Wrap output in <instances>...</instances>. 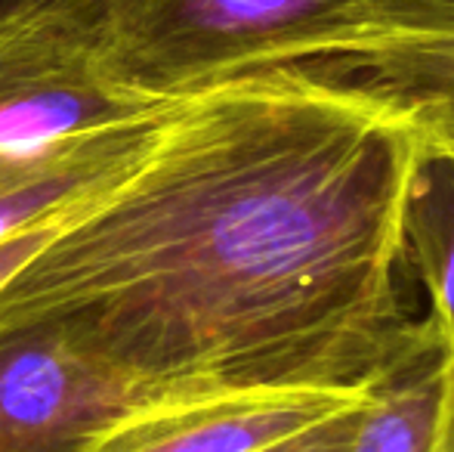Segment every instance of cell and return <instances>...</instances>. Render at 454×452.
Returning <instances> with one entry per match:
<instances>
[{
  "mask_svg": "<svg viewBox=\"0 0 454 452\" xmlns=\"http://www.w3.org/2000/svg\"><path fill=\"white\" fill-rule=\"evenodd\" d=\"M433 143L424 97L328 68L183 93L143 164L0 289V332L180 393L374 387L436 338L405 297Z\"/></svg>",
  "mask_w": 454,
  "mask_h": 452,
  "instance_id": "cell-1",
  "label": "cell"
},
{
  "mask_svg": "<svg viewBox=\"0 0 454 452\" xmlns=\"http://www.w3.org/2000/svg\"><path fill=\"white\" fill-rule=\"evenodd\" d=\"M108 66L139 91L183 97L287 66L356 75L389 0H74Z\"/></svg>",
  "mask_w": 454,
  "mask_h": 452,
  "instance_id": "cell-2",
  "label": "cell"
},
{
  "mask_svg": "<svg viewBox=\"0 0 454 452\" xmlns=\"http://www.w3.org/2000/svg\"><path fill=\"white\" fill-rule=\"evenodd\" d=\"M176 97L127 84L78 6L0 12V149L161 118Z\"/></svg>",
  "mask_w": 454,
  "mask_h": 452,
  "instance_id": "cell-3",
  "label": "cell"
},
{
  "mask_svg": "<svg viewBox=\"0 0 454 452\" xmlns=\"http://www.w3.org/2000/svg\"><path fill=\"white\" fill-rule=\"evenodd\" d=\"M174 387L56 332H0V452H81Z\"/></svg>",
  "mask_w": 454,
  "mask_h": 452,
  "instance_id": "cell-4",
  "label": "cell"
},
{
  "mask_svg": "<svg viewBox=\"0 0 454 452\" xmlns=\"http://www.w3.org/2000/svg\"><path fill=\"white\" fill-rule=\"evenodd\" d=\"M371 391L374 387H247L174 393L121 416L81 452H257L356 409Z\"/></svg>",
  "mask_w": 454,
  "mask_h": 452,
  "instance_id": "cell-5",
  "label": "cell"
},
{
  "mask_svg": "<svg viewBox=\"0 0 454 452\" xmlns=\"http://www.w3.org/2000/svg\"><path fill=\"white\" fill-rule=\"evenodd\" d=\"M168 112L143 124L0 149V242L90 211L143 164Z\"/></svg>",
  "mask_w": 454,
  "mask_h": 452,
  "instance_id": "cell-6",
  "label": "cell"
},
{
  "mask_svg": "<svg viewBox=\"0 0 454 452\" xmlns=\"http://www.w3.org/2000/svg\"><path fill=\"white\" fill-rule=\"evenodd\" d=\"M349 452H454V369L436 338L377 381Z\"/></svg>",
  "mask_w": 454,
  "mask_h": 452,
  "instance_id": "cell-7",
  "label": "cell"
},
{
  "mask_svg": "<svg viewBox=\"0 0 454 452\" xmlns=\"http://www.w3.org/2000/svg\"><path fill=\"white\" fill-rule=\"evenodd\" d=\"M405 260L427 297L430 322L454 369V149L433 143L405 208Z\"/></svg>",
  "mask_w": 454,
  "mask_h": 452,
  "instance_id": "cell-8",
  "label": "cell"
},
{
  "mask_svg": "<svg viewBox=\"0 0 454 452\" xmlns=\"http://www.w3.org/2000/svg\"><path fill=\"white\" fill-rule=\"evenodd\" d=\"M368 403V400H364ZM362 406L356 409H347L340 416H331L318 424H309V428L297 431V434L285 437V440L272 443V447H263L257 452H349L356 440V428H359V416Z\"/></svg>",
  "mask_w": 454,
  "mask_h": 452,
  "instance_id": "cell-9",
  "label": "cell"
},
{
  "mask_svg": "<svg viewBox=\"0 0 454 452\" xmlns=\"http://www.w3.org/2000/svg\"><path fill=\"white\" fill-rule=\"evenodd\" d=\"M66 224L47 226V229H31V233L12 235V239L0 242V289H4V285L10 282V279L16 276V273L22 270V266L28 264V260L35 258V254L41 251V248L47 245V242L53 239V235L59 233Z\"/></svg>",
  "mask_w": 454,
  "mask_h": 452,
  "instance_id": "cell-10",
  "label": "cell"
},
{
  "mask_svg": "<svg viewBox=\"0 0 454 452\" xmlns=\"http://www.w3.org/2000/svg\"><path fill=\"white\" fill-rule=\"evenodd\" d=\"M74 0H0V12L35 10V6H72Z\"/></svg>",
  "mask_w": 454,
  "mask_h": 452,
  "instance_id": "cell-11",
  "label": "cell"
}]
</instances>
